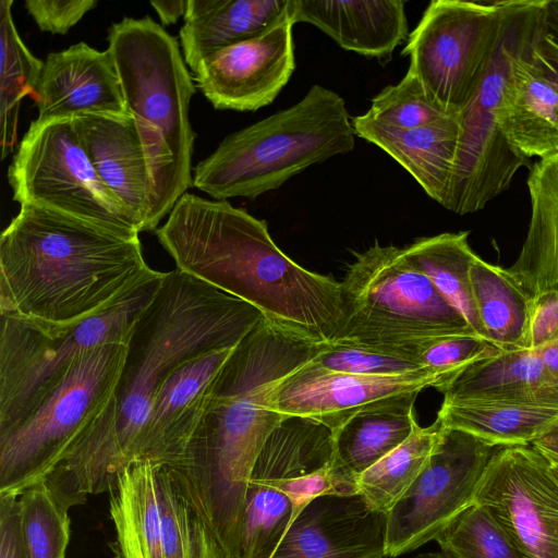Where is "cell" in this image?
<instances>
[{"mask_svg":"<svg viewBox=\"0 0 558 558\" xmlns=\"http://www.w3.org/2000/svg\"><path fill=\"white\" fill-rule=\"evenodd\" d=\"M502 352L478 335H461L430 340L418 348L415 360L427 369L448 378L464 366Z\"/></svg>","mask_w":558,"mask_h":558,"instance_id":"39","label":"cell"},{"mask_svg":"<svg viewBox=\"0 0 558 558\" xmlns=\"http://www.w3.org/2000/svg\"><path fill=\"white\" fill-rule=\"evenodd\" d=\"M33 98L38 121L85 114L132 116L110 52L85 43L47 56Z\"/></svg>","mask_w":558,"mask_h":558,"instance_id":"21","label":"cell"},{"mask_svg":"<svg viewBox=\"0 0 558 558\" xmlns=\"http://www.w3.org/2000/svg\"><path fill=\"white\" fill-rule=\"evenodd\" d=\"M13 0L0 3V122L1 158L16 145L19 113L22 99L34 97L44 68L21 39L12 16Z\"/></svg>","mask_w":558,"mask_h":558,"instance_id":"33","label":"cell"},{"mask_svg":"<svg viewBox=\"0 0 558 558\" xmlns=\"http://www.w3.org/2000/svg\"><path fill=\"white\" fill-rule=\"evenodd\" d=\"M441 427L438 420L427 427L417 424L408 439L360 476L356 494L387 514L425 466Z\"/></svg>","mask_w":558,"mask_h":558,"instance_id":"34","label":"cell"},{"mask_svg":"<svg viewBox=\"0 0 558 558\" xmlns=\"http://www.w3.org/2000/svg\"><path fill=\"white\" fill-rule=\"evenodd\" d=\"M107 40L151 170L146 231H155L192 186L195 134L189 109L196 86L178 40L151 17L122 19L112 24Z\"/></svg>","mask_w":558,"mask_h":558,"instance_id":"5","label":"cell"},{"mask_svg":"<svg viewBox=\"0 0 558 558\" xmlns=\"http://www.w3.org/2000/svg\"><path fill=\"white\" fill-rule=\"evenodd\" d=\"M108 493L116 558H226L165 465L133 463Z\"/></svg>","mask_w":558,"mask_h":558,"instance_id":"13","label":"cell"},{"mask_svg":"<svg viewBox=\"0 0 558 558\" xmlns=\"http://www.w3.org/2000/svg\"><path fill=\"white\" fill-rule=\"evenodd\" d=\"M505 1L433 0L402 54L427 97L459 116L477 89L496 49Z\"/></svg>","mask_w":558,"mask_h":558,"instance_id":"12","label":"cell"},{"mask_svg":"<svg viewBox=\"0 0 558 558\" xmlns=\"http://www.w3.org/2000/svg\"><path fill=\"white\" fill-rule=\"evenodd\" d=\"M289 14V0H187L180 45L193 73L216 52L257 37Z\"/></svg>","mask_w":558,"mask_h":558,"instance_id":"27","label":"cell"},{"mask_svg":"<svg viewBox=\"0 0 558 558\" xmlns=\"http://www.w3.org/2000/svg\"><path fill=\"white\" fill-rule=\"evenodd\" d=\"M418 393L384 399L332 432L331 475L340 494H356L360 476L410 437L417 425L414 403Z\"/></svg>","mask_w":558,"mask_h":558,"instance_id":"25","label":"cell"},{"mask_svg":"<svg viewBox=\"0 0 558 558\" xmlns=\"http://www.w3.org/2000/svg\"><path fill=\"white\" fill-rule=\"evenodd\" d=\"M500 448L470 433L442 426L425 466L387 512L386 557L395 558L435 541L473 504L484 470Z\"/></svg>","mask_w":558,"mask_h":558,"instance_id":"15","label":"cell"},{"mask_svg":"<svg viewBox=\"0 0 558 558\" xmlns=\"http://www.w3.org/2000/svg\"><path fill=\"white\" fill-rule=\"evenodd\" d=\"M531 446L547 460L558 462V420Z\"/></svg>","mask_w":558,"mask_h":558,"instance_id":"45","label":"cell"},{"mask_svg":"<svg viewBox=\"0 0 558 558\" xmlns=\"http://www.w3.org/2000/svg\"><path fill=\"white\" fill-rule=\"evenodd\" d=\"M332 430L301 416H286L264 442L248 477L239 558H270L299 514L291 494L296 478L331 466Z\"/></svg>","mask_w":558,"mask_h":558,"instance_id":"14","label":"cell"},{"mask_svg":"<svg viewBox=\"0 0 558 558\" xmlns=\"http://www.w3.org/2000/svg\"><path fill=\"white\" fill-rule=\"evenodd\" d=\"M293 25L288 14L264 34L208 57L192 73L196 88L219 110L270 105L295 69Z\"/></svg>","mask_w":558,"mask_h":558,"instance_id":"17","label":"cell"},{"mask_svg":"<svg viewBox=\"0 0 558 558\" xmlns=\"http://www.w3.org/2000/svg\"><path fill=\"white\" fill-rule=\"evenodd\" d=\"M160 275L140 236L25 204L0 236V315L70 324Z\"/></svg>","mask_w":558,"mask_h":558,"instance_id":"4","label":"cell"},{"mask_svg":"<svg viewBox=\"0 0 558 558\" xmlns=\"http://www.w3.org/2000/svg\"><path fill=\"white\" fill-rule=\"evenodd\" d=\"M97 4L94 0H27L24 3L40 31L58 35H65Z\"/></svg>","mask_w":558,"mask_h":558,"instance_id":"40","label":"cell"},{"mask_svg":"<svg viewBox=\"0 0 558 558\" xmlns=\"http://www.w3.org/2000/svg\"><path fill=\"white\" fill-rule=\"evenodd\" d=\"M0 558H25L21 542L17 495L0 494Z\"/></svg>","mask_w":558,"mask_h":558,"instance_id":"43","label":"cell"},{"mask_svg":"<svg viewBox=\"0 0 558 558\" xmlns=\"http://www.w3.org/2000/svg\"><path fill=\"white\" fill-rule=\"evenodd\" d=\"M73 121L99 179L146 231L154 180L134 118L85 114Z\"/></svg>","mask_w":558,"mask_h":558,"instance_id":"22","label":"cell"},{"mask_svg":"<svg viewBox=\"0 0 558 558\" xmlns=\"http://www.w3.org/2000/svg\"><path fill=\"white\" fill-rule=\"evenodd\" d=\"M532 62L558 88V0H546L535 33Z\"/></svg>","mask_w":558,"mask_h":558,"instance_id":"41","label":"cell"},{"mask_svg":"<svg viewBox=\"0 0 558 558\" xmlns=\"http://www.w3.org/2000/svg\"><path fill=\"white\" fill-rule=\"evenodd\" d=\"M386 522L359 494H325L300 511L270 558H384Z\"/></svg>","mask_w":558,"mask_h":558,"instance_id":"19","label":"cell"},{"mask_svg":"<svg viewBox=\"0 0 558 558\" xmlns=\"http://www.w3.org/2000/svg\"><path fill=\"white\" fill-rule=\"evenodd\" d=\"M402 0H289L294 24L310 23L341 48L367 58H388L409 38Z\"/></svg>","mask_w":558,"mask_h":558,"instance_id":"23","label":"cell"},{"mask_svg":"<svg viewBox=\"0 0 558 558\" xmlns=\"http://www.w3.org/2000/svg\"><path fill=\"white\" fill-rule=\"evenodd\" d=\"M444 427L470 433L495 446L531 445L557 420L558 408L487 402H442Z\"/></svg>","mask_w":558,"mask_h":558,"instance_id":"31","label":"cell"},{"mask_svg":"<svg viewBox=\"0 0 558 558\" xmlns=\"http://www.w3.org/2000/svg\"><path fill=\"white\" fill-rule=\"evenodd\" d=\"M531 51L515 62L498 112L508 144L529 162L558 151V88L532 62Z\"/></svg>","mask_w":558,"mask_h":558,"instance_id":"28","label":"cell"},{"mask_svg":"<svg viewBox=\"0 0 558 558\" xmlns=\"http://www.w3.org/2000/svg\"><path fill=\"white\" fill-rule=\"evenodd\" d=\"M264 318L247 302L177 268L165 272L132 331L112 403L64 460L71 493L82 499L108 493L137 462L161 384L189 360L238 345Z\"/></svg>","mask_w":558,"mask_h":558,"instance_id":"1","label":"cell"},{"mask_svg":"<svg viewBox=\"0 0 558 558\" xmlns=\"http://www.w3.org/2000/svg\"><path fill=\"white\" fill-rule=\"evenodd\" d=\"M531 217L517 260L507 268L531 295L558 289V151L530 169Z\"/></svg>","mask_w":558,"mask_h":558,"instance_id":"29","label":"cell"},{"mask_svg":"<svg viewBox=\"0 0 558 558\" xmlns=\"http://www.w3.org/2000/svg\"><path fill=\"white\" fill-rule=\"evenodd\" d=\"M534 351L538 354L549 375L558 383V336Z\"/></svg>","mask_w":558,"mask_h":558,"instance_id":"46","label":"cell"},{"mask_svg":"<svg viewBox=\"0 0 558 558\" xmlns=\"http://www.w3.org/2000/svg\"><path fill=\"white\" fill-rule=\"evenodd\" d=\"M165 272L105 310L70 324L1 316L0 434L25 421L86 352L129 343Z\"/></svg>","mask_w":558,"mask_h":558,"instance_id":"8","label":"cell"},{"mask_svg":"<svg viewBox=\"0 0 558 558\" xmlns=\"http://www.w3.org/2000/svg\"><path fill=\"white\" fill-rule=\"evenodd\" d=\"M126 343L97 347L20 425L0 434V494L45 480L112 403Z\"/></svg>","mask_w":558,"mask_h":558,"instance_id":"10","label":"cell"},{"mask_svg":"<svg viewBox=\"0 0 558 558\" xmlns=\"http://www.w3.org/2000/svg\"><path fill=\"white\" fill-rule=\"evenodd\" d=\"M549 469H550V472L553 474V476L555 477L556 482L558 483V462H555V461H549Z\"/></svg>","mask_w":558,"mask_h":558,"instance_id":"48","label":"cell"},{"mask_svg":"<svg viewBox=\"0 0 558 558\" xmlns=\"http://www.w3.org/2000/svg\"><path fill=\"white\" fill-rule=\"evenodd\" d=\"M356 136L393 158L441 206L449 193L459 143V119L451 116L416 129H396L367 119H351Z\"/></svg>","mask_w":558,"mask_h":558,"instance_id":"26","label":"cell"},{"mask_svg":"<svg viewBox=\"0 0 558 558\" xmlns=\"http://www.w3.org/2000/svg\"><path fill=\"white\" fill-rule=\"evenodd\" d=\"M546 0H506L501 33L474 95L459 113V143L444 207L459 215L483 209L530 162L510 147L498 112L515 62L531 50Z\"/></svg>","mask_w":558,"mask_h":558,"instance_id":"9","label":"cell"},{"mask_svg":"<svg viewBox=\"0 0 558 558\" xmlns=\"http://www.w3.org/2000/svg\"><path fill=\"white\" fill-rule=\"evenodd\" d=\"M319 347L264 318L223 366L183 458L166 466L226 558H239L248 477L264 442L286 417L277 408L278 388Z\"/></svg>","mask_w":558,"mask_h":558,"instance_id":"2","label":"cell"},{"mask_svg":"<svg viewBox=\"0 0 558 558\" xmlns=\"http://www.w3.org/2000/svg\"><path fill=\"white\" fill-rule=\"evenodd\" d=\"M155 233L177 269L247 302L271 323L317 343L340 330L341 283L292 260L267 223L245 209L185 193Z\"/></svg>","mask_w":558,"mask_h":558,"instance_id":"3","label":"cell"},{"mask_svg":"<svg viewBox=\"0 0 558 558\" xmlns=\"http://www.w3.org/2000/svg\"><path fill=\"white\" fill-rule=\"evenodd\" d=\"M364 116L390 128L409 130L451 117L426 95L415 74L408 70L402 80L385 87L371 102Z\"/></svg>","mask_w":558,"mask_h":558,"instance_id":"37","label":"cell"},{"mask_svg":"<svg viewBox=\"0 0 558 558\" xmlns=\"http://www.w3.org/2000/svg\"><path fill=\"white\" fill-rule=\"evenodd\" d=\"M558 336V289L531 298L527 350H537Z\"/></svg>","mask_w":558,"mask_h":558,"instance_id":"42","label":"cell"},{"mask_svg":"<svg viewBox=\"0 0 558 558\" xmlns=\"http://www.w3.org/2000/svg\"><path fill=\"white\" fill-rule=\"evenodd\" d=\"M470 276L485 338L501 351L527 350L532 296L507 269L477 255Z\"/></svg>","mask_w":558,"mask_h":558,"instance_id":"30","label":"cell"},{"mask_svg":"<svg viewBox=\"0 0 558 558\" xmlns=\"http://www.w3.org/2000/svg\"><path fill=\"white\" fill-rule=\"evenodd\" d=\"M468 238V231L446 232L418 238L403 250L412 265L460 312L472 329L485 338L470 276L476 254L472 251Z\"/></svg>","mask_w":558,"mask_h":558,"instance_id":"32","label":"cell"},{"mask_svg":"<svg viewBox=\"0 0 558 558\" xmlns=\"http://www.w3.org/2000/svg\"><path fill=\"white\" fill-rule=\"evenodd\" d=\"M415 558H453V557H451L447 553L440 550V551H437V553L420 554Z\"/></svg>","mask_w":558,"mask_h":558,"instance_id":"47","label":"cell"},{"mask_svg":"<svg viewBox=\"0 0 558 558\" xmlns=\"http://www.w3.org/2000/svg\"><path fill=\"white\" fill-rule=\"evenodd\" d=\"M13 201L140 236L129 209L101 182L73 118L33 120L8 168Z\"/></svg>","mask_w":558,"mask_h":558,"instance_id":"11","label":"cell"},{"mask_svg":"<svg viewBox=\"0 0 558 558\" xmlns=\"http://www.w3.org/2000/svg\"><path fill=\"white\" fill-rule=\"evenodd\" d=\"M19 496L20 532L25 558H65L70 542L69 508L45 480Z\"/></svg>","mask_w":558,"mask_h":558,"instance_id":"35","label":"cell"},{"mask_svg":"<svg viewBox=\"0 0 558 558\" xmlns=\"http://www.w3.org/2000/svg\"><path fill=\"white\" fill-rule=\"evenodd\" d=\"M448 376L423 369L399 376H363L322 368L312 360L280 384L277 408L283 416L317 421L332 432L360 411L393 396L437 388Z\"/></svg>","mask_w":558,"mask_h":558,"instance_id":"18","label":"cell"},{"mask_svg":"<svg viewBox=\"0 0 558 558\" xmlns=\"http://www.w3.org/2000/svg\"><path fill=\"white\" fill-rule=\"evenodd\" d=\"M150 4L158 14L162 25L168 26L177 23L180 17H184L187 0L151 1Z\"/></svg>","mask_w":558,"mask_h":558,"instance_id":"44","label":"cell"},{"mask_svg":"<svg viewBox=\"0 0 558 558\" xmlns=\"http://www.w3.org/2000/svg\"><path fill=\"white\" fill-rule=\"evenodd\" d=\"M354 255L340 282L343 322L331 342L416 361L418 348L430 340L477 335L412 265L403 247L375 242Z\"/></svg>","mask_w":558,"mask_h":558,"instance_id":"7","label":"cell"},{"mask_svg":"<svg viewBox=\"0 0 558 558\" xmlns=\"http://www.w3.org/2000/svg\"><path fill=\"white\" fill-rule=\"evenodd\" d=\"M354 146L343 98L313 85L293 106L225 137L195 166L192 186L217 201L254 199Z\"/></svg>","mask_w":558,"mask_h":558,"instance_id":"6","label":"cell"},{"mask_svg":"<svg viewBox=\"0 0 558 558\" xmlns=\"http://www.w3.org/2000/svg\"><path fill=\"white\" fill-rule=\"evenodd\" d=\"M435 541L453 558H524L490 513L474 502L461 511Z\"/></svg>","mask_w":558,"mask_h":558,"instance_id":"36","label":"cell"},{"mask_svg":"<svg viewBox=\"0 0 558 558\" xmlns=\"http://www.w3.org/2000/svg\"><path fill=\"white\" fill-rule=\"evenodd\" d=\"M436 389L444 395V402L558 408V383L534 350L502 351L477 360Z\"/></svg>","mask_w":558,"mask_h":558,"instance_id":"24","label":"cell"},{"mask_svg":"<svg viewBox=\"0 0 558 558\" xmlns=\"http://www.w3.org/2000/svg\"><path fill=\"white\" fill-rule=\"evenodd\" d=\"M524 558H558V483L531 445L501 447L474 493Z\"/></svg>","mask_w":558,"mask_h":558,"instance_id":"16","label":"cell"},{"mask_svg":"<svg viewBox=\"0 0 558 558\" xmlns=\"http://www.w3.org/2000/svg\"><path fill=\"white\" fill-rule=\"evenodd\" d=\"M235 347L199 354L159 387L138 448L137 462L172 468L183 458L207 413L217 379Z\"/></svg>","mask_w":558,"mask_h":558,"instance_id":"20","label":"cell"},{"mask_svg":"<svg viewBox=\"0 0 558 558\" xmlns=\"http://www.w3.org/2000/svg\"><path fill=\"white\" fill-rule=\"evenodd\" d=\"M312 362L328 371L363 376H399L427 369L402 355L340 342L320 343Z\"/></svg>","mask_w":558,"mask_h":558,"instance_id":"38","label":"cell"}]
</instances>
